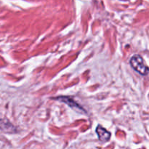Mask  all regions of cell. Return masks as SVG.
<instances>
[{
	"label": "cell",
	"instance_id": "obj_2",
	"mask_svg": "<svg viewBox=\"0 0 149 149\" xmlns=\"http://www.w3.org/2000/svg\"><path fill=\"white\" fill-rule=\"evenodd\" d=\"M55 100H58V101L63 102V103H66L68 106H70L71 109H74V110H76L77 111L80 112V113H81V112L85 113V111H84V109H83L81 106H79V104H77V103H76V102L74 101L72 98H71V97H65V96H61V97H57Z\"/></svg>",
	"mask_w": 149,
	"mask_h": 149
},
{
	"label": "cell",
	"instance_id": "obj_4",
	"mask_svg": "<svg viewBox=\"0 0 149 149\" xmlns=\"http://www.w3.org/2000/svg\"><path fill=\"white\" fill-rule=\"evenodd\" d=\"M97 136H98L99 140L102 142H107L109 141L111 138V133L109 131L106 130L105 128L101 127L100 125H98L96 128L95 130Z\"/></svg>",
	"mask_w": 149,
	"mask_h": 149
},
{
	"label": "cell",
	"instance_id": "obj_1",
	"mask_svg": "<svg viewBox=\"0 0 149 149\" xmlns=\"http://www.w3.org/2000/svg\"><path fill=\"white\" fill-rule=\"evenodd\" d=\"M130 63L131 67L141 75H146L148 74L149 68L146 65L141 55H134L132 56L130 61Z\"/></svg>",
	"mask_w": 149,
	"mask_h": 149
},
{
	"label": "cell",
	"instance_id": "obj_3",
	"mask_svg": "<svg viewBox=\"0 0 149 149\" xmlns=\"http://www.w3.org/2000/svg\"><path fill=\"white\" fill-rule=\"evenodd\" d=\"M0 130L7 133H14L16 132L15 127L13 124L6 119H0Z\"/></svg>",
	"mask_w": 149,
	"mask_h": 149
}]
</instances>
